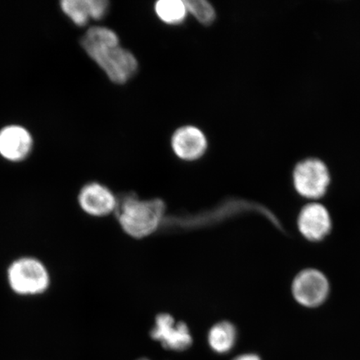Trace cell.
Returning <instances> with one entry per match:
<instances>
[{"mask_svg": "<svg viewBox=\"0 0 360 360\" xmlns=\"http://www.w3.org/2000/svg\"><path fill=\"white\" fill-rule=\"evenodd\" d=\"M165 206L160 200H139L134 193L118 199L115 211L121 227L134 238L154 233L163 219Z\"/></svg>", "mask_w": 360, "mask_h": 360, "instance_id": "obj_1", "label": "cell"}, {"mask_svg": "<svg viewBox=\"0 0 360 360\" xmlns=\"http://www.w3.org/2000/svg\"><path fill=\"white\" fill-rule=\"evenodd\" d=\"M86 55L101 68L112 83L127 84L139 71V61L129 49L119 45L80 42Z\"/></svg>", "mask_w": 360, "mask_h": 360, "instance_id": "obj_2", "label": "cell"}, {"mask_svg": "<svg viewBox=\"0 0 360 360\" xmlns=\"http://www.w3.org/2000/svg\"><path fill=\"white\" fill-rule=\"evenodd\" d=\"M6 277L13 294L22 297L44 295L51 285V272L46 264L34 256L13 259L8 266Z\"/></svg>", "mask_w": 360, "mask_h": 360, "instance_id": "obj_3", "label": "cell"}, {"mask_svg": "<svg viewBox=\"0 0 360 360\" xmlns=\"http://www.w3.org/2000/svg\"><path fill=\"white\" fill-rule=\"evenodd\" d=\"M330 292V281L325 273L317 269L301 270L291 285L292 298L304 308L319 307L328 300Z\"/></svg>", "mask_w": 360, "mask_h": 360, "instance_id": "obj_4", "label": "cell"}, {"mask_svg": "<svg viewBox=\"0 0 360 360\" xmlns=\"http://www.w3.org/2000/svg\"><path fill=\"white\" fill-rule=\"evenodd\" d=\"M292 178L299 195L311 200L325 195L330 182V175L326 165L318 159L300 162L295 166Z\"/></svg>", "mask_w": 360, "mask_h": 360, "instance_id": "obj_5", "label": "cell"}, {"mask_svg": "<svg viewBox=\"0 0 360 360\" xmlns=\"http://www.w3.org/2000/svg\"><path fill=\"white\" fill-rule=\"evenodd\" d=\"M34 139L29 129L11 124L0 129V157L11 163H21L32 154Z\"/></svg>", "mask_w": 360, "mask_h": 360, "instance_id": "obj_6", "label": "cell"}, {"mask_svg": "<svg viewBox=\"0 0 360 360\" xmlns=\"http://www.w3.org/2000/svg\"><path fill=\"white\" fill-rule=\"evenodd\" d=\"M333 226L330 211L319 202H309L297 218V227L305 240L319 242L326 238Z\"/></svg>", "mask_w": 360, "mask_h": 360, "instance_id": "obj_7", "label": "cell"}, {"mask_svg": "<svg viewBox=\"0 0 360 360\" xmlns=\"http://www.w3.org/2000/svg\"><path fill=\"white\" fill-rule=\"evenodd\" d=\"M170 146L179 160L193 162L206 154L209 141L201 129L188 124L175 130L170 139Z\"/></svg>", "mask_w": 360, "mask_h": 360, "instance_id": "obj_8", "label": "cell"}, {"mask_svg": "<svg viewBox=\"0 0 360 360\" xmlns=\"http://www.w3.org/2000/svg\"><path fill=\"white\" fill-rule=\"evenodd\" d=\"M77 202L84 213L92 217H105L115 212L118 199L105 184L93 181L80 188Z\"/></svg>", "mask_w": 360, "mask_h": 360, "instance_id": "obj_9", "label": "cell"}, {"mask_svg": "<svg viewBox=\"0 0 360 360\" xmlns=\"http://www.w3.org/2000/svg\"><path fill=\"white\" fill-rule=\"evenodd\" d=\"M150 335L153 340L160 341L164 348L170 350H186L193 343L191 332L186 323H175L174 319L168 314L158 315Z\"/></svg>", "mask_w": 360, "mask_h": 360, "instance_id": "obj_10", "label": "cell"}, {"mask_svg": "<svg viewBox=\"0 0 360 360\" xmlns=\"http://www.w3.org/2000/svg\"><path fill=\"white\" fill-rule=\"evenodd\" d=\"M155 15L161 22L170 26H179L188 15L184 0H160L155 4Z\"/></svg>", "mask_w": 360, "mask_h": 360, "instance_id": "obj_11", "label": "cell"}, {"mask_svg": "<svg viewBox=\"0 0 360 360\" xmlns=\"http://www.w3.org/2000/svg\"><path fill=\"white\" fill-rule=\"evenodd\" d=\"M236 328L231 323L223 321L215 325L209 333V344L215 352H229L236 344Z\"/></svg>", "mask_w": 360, "mask_h": 360, "instance_id": "obj_12", "label": "cell"}, {"mask_svg": "<svg viewBox=\"0 0 360 360\" xmlns=\"http://www.w3.org/2000/svg\"><path fill=\"white\" fill-rule=\"evenodd\" d=\"M63 13L78 27L87 26L91 19L89 0H63L60 3Z\"/></svg>", "mask_w": 360, "mask_h": 360, "instance_id": "obj_13", "label": "cell"}, {"mask_svg": "<svg viewBox=\"0 0 360 360\" xmlns=\"http://www.w3.org/2000/svg\"><path fill=\"white\" fill-rule=\"evenodd\" d=\"M188 15L204 26L214 24L217 17L214 7L207 0H184Z\"/></svg>", "mask_w": 360, "mask_h": 360, "instance_id": "obj_14", "label": "cell"}, {"mask_svg": "<svg viewBox=\"0 0 360 360\" xmlns=\"http://www.w3.org/2000/svg\"><path fill=\"white\" fill-rule=\"evenodd\" d=\"M92 20H102L109 13L110 4L107 0H89Z\"/></svg>", "mask_w": 360, "mask_h": 360, "instance_id": "obj_15", "label": "cell"}, {"mask_svg": "<svg viewBox=\"0 0 360 360\" xmlns=\"http://www.w3.org/2000/svg\"><path fill=\"white\" fill-rule=\"evenodd\" d=\"M233 360H261L258 355L243 354Z\"/></svg>", "mask_w": 360, "mask_h": 360, "instance_id": "obj_16", "label": "cell"}, {"mask_svg": "<svg viewBox=\"0 0 360 360\" xmlns=\"http://www.w3.org/2000/svg\"><path fill=\"white\" fill-rule=\"evenodd\" d=\"M138 360H150V359H139Z\"/></svg>", "mask_w": 360, "mask_h": 360, "instance_id": "obj_17", "label": "cell"}]
</instances>
